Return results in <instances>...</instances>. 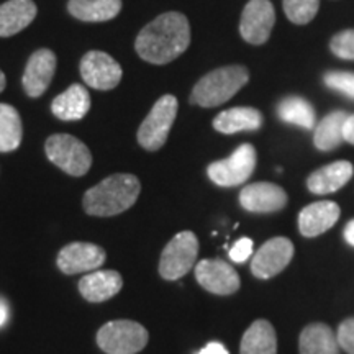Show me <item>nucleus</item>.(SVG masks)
<instances>
[{
    "label": "nucleus",
    "instance_id": "nucleus-1",
    "mask_svg": "<svg viewBox=\"0 0 354 354\" xmlns=\"http://www.w3.org/2000/svg\"><path fill=\"white\" fill-rule=\"evenodd\" d=\"M190 44L187 17L179 12H166L138 33L135 50L149 64H167L179 57Z\"/></svg>",
    "mask_w": 354,
    "mask_h": 354
},
{
    "label": "nucleus",
    "instance_id": "nucleus-2",
    "mask_svg": "<svg viewBox=\"0 0 354 354\" xmlns=\"http://www.w3.org/2000/svg\"><path fill=\"white\" fill-rule=\"evenodd\" d=\"M141 192L140 179L133 174L109 176L84 194L82 207L87 215L113 216L130 209Z\"/></svg>",
    "mask_w": 354,
    "mask_h": 354
},
{
    "label": "nucleus",
    "instance_id": "nucleus-3",
    "mask_svg": "<svg viewBox=\"0 0 354 354\" xmlns=\"http://www.w3.org/2000/svg\"><path fill=\"white\" fill-rule=\"evenodd\" d=\"M248 81H250V71L245 66L233 64L218 68L205 74L196 84L190 94V104L201 105L203 109L218 107L236 95Z\"/></svg>",
    "mask_w": 354,
    "mask_h": 354
},
{
    "label": "nucleus",
    "instance_id": "nucleus-4",
    "mask_svg": "<svg viewBox=\"0 0 354 354\" xmlns=\"http://www.w3.org/2000/svg\"><path fill=\"white\" fill-rule=\"evenodd\" d=\"M44 151L53 165L69 176H86L92 166V154L88 148L73 135H51L44 143Z\"/></svg>",
    "mask_w": 354,
    "mask_h": 354
},
{
    "label": "nucleus",
    "instance_id": "nucleus-5",
    "mask_svg": "<svg viewBox=\"0 0 354 354\" xmlns=\"http://www.w3.org/2000/svg\"><path fill=\"white\" fill-rule=\"evenodd\" d=\"M148 339V330L133 320L109 322L97 331V344L107 354H136Z\"/></svg>",
    "mask_w": 354,
    "mask_h": 354
},
{
    "label": "nucleus",
    "instance_id": "nucleus-6",
    "mask_svg": "<svg viewBox=\"0 0 354 354\" xmlns=\"http://www.w3.org/2000/svg\"><path fill=\"white\" fill-rule=\"evenodd\" d=\"M177 99L174 95H162L153 105L138 130V143L146 151H158L165 146L177 117Z\"/></svg>",
    "mask_w": 354,
    "mask_h": 354
},
{
    "label": "nucleus",
    "instance_id": "nucleus-7",
    "mask_svg": "<svg viewBox=\"0 0 354 354\" xmlns=\"http://www.w3.org/2000/svg\"><path fill=\"white\" fill-rule=\"evenodd\" d=\"M198 240L192 232L177 233L167 243L159 259V274L166 281L184 277L197 263Z\"/></svg>",
    "mask_w": 354,
    "mask_h": 354
},
{
    "label": "nucleus",
    "instance_id": "nucleus-8",
    "mask_svg": "<svg viewBox=\"0 0 354 354\" xmlns=\"http://www.w3.org/2000/svg\"><path fill=\"white\" fill-rule=\"evenodd\" d=\"M256 149L253 145L245 143L236 148L227 159L215 161L207 167L210 180L220 187H236L245 184L253 176L256 167Z\"/></svg>",
    "mask_w": 354,
    "mask_h": 354
},
{
    "label": "nucleus",
    "instance_id": "nucleus-9",
    "mask_svg": "<svg viewBox=\"0 0 354 354\" xmlns=\"http://www.w3.org/2000/svg\"><path fill=\"white\" fill-rule=\"evenodd\" d=\"M81 76L88 87L112 91L122 81V66L104 51H88L81 59Z\"/></svg>",
    "mask_w": 354,
    "mask_h": 354
},
{
    "label": "nucleus",
    "instance_id": "nucleus-10",
    "mask_svg": "<svg viewBox=\"0 0 354 354\" xmlns=\"http://www.w3.org/2000/svg\"><path fill=\"white\" fill-rule=\"evenodd\" d=\"M276 25V12L269 0H250L243 8L240 33L250 44H264Z\"/></svg>",
    "mask_w": 354,
    "mask_h": 354
},
{
    "label": "nucleus",
    "instance_id": "nucleus-11",
    "mask_svg": "<svg viewBox=\"0 0 354 354\" xmlns=\"http://www.w3.org/2000/svg\"><path fill=\"white\" fill-rule=\"evenodd\" d=\"M294 258V245L284 236H276L266 241L251 261V272L258 279L277 276L289 266Z\"/></svg>",
    "mask_w": 354,
    "mask_h": 354
},
{
    "label": "nucleus",
    "instance_id": "nucleus-12",
    "mask_svg": "<svg viewBox=\"0 0 354 354\" xmlns=\"http://www.w3.org/2000/svg\"><path fill=\"white\" fill-rule=\"evenodd\" d=\"M107 259V254L100 246L94 243H69L57 254L56 264L61 272L73 276V274L92 272L99 269Z\"/></svg>",
    "mask_w": 354,
    "mask_h": 354
},
{
    "label": "nucleus",
    "instance_id": "nucleus-13",
    "mask_svg": "<svg viewBox=\"0 0 354 354\" xmlns=\"http://www.w3.org/2000/svg\"><path fill=\"white\" fill-rule=\"evenodd\" d=\"M196 279L203 289L215 295H232L241 284L238 272L220 259H202L197 263Z\"/></svg>",
    "mask_w": 354,
    "mask_h": 354
},
{
    "label": "nucleus",
    "instance_id": "nucleus-14",
    "mask_svg": "<svg viewBox=\"0 0 354 354\" xmlns=\"http://www.w3.org/2000/svg\"><path fill=\"white\" fill-rule=\"evenodd\" d=\"M241 207L253 214H274L287 205V194L281 185L272 183H254L240 192Z\"/></svg>",
    "mask_w": 354,
    "mask_h": 354
},
{
    "label": "nucleus",
    "instance_id": "nucleus-15",
    "mask_svg": "<svg viewBox=\"0 0 354 354\" xmlns=\"http://www.w3.org/2000/svg\"><path fill=\"white\" fill-rule=\"evenodd\" d=\"M56 73V55L51 50L41 48L35 51L28 57L25 73H24V87L28 97L43 95L55 77Z\"/></svg>",
    "mask_w": 354,
    "mask_h": 354
},
{
    "label": "nucleus",
    "instance_id": "nucleus-16",
    "mask_svg": "<svg viewBox=\"0 0 354 354\" xmlns=\"http://www.w3.org/2000/svg\"><path fill=\"white\" fill-rule=\"evenodd\" d=\"M339 210L338 203L331 201H322L310 203L299 214V232L307 238H315L318 234L328 232L338 221Z\"/></svg>",
    "mask_w": 354,
    "mask_h": 354
},
{
    "label": "nucleus",
    "instance_id": "nucleus-17",
    "mask_svg": "<svg viewBox=\"0 0 354 354\" xmlns=\"http://www.w3.org/2000/svg\"><path fill=\"white\" fill-rule=\"evenodd\" d=\"M123 287V279L117 271H92L79 282V292L87 302H105L115 297Z\"/></svg>",
    "mask_w": 354,
    "mask_h": 354
},
{
    "label": "nucleus",
    "instance_id": "nucleus-18",
    "mask_svg": "<svg viewBox=\"0 0 354 354\" xmlns=\"http://www.w3.org/2000/svg\"><path fill=\"white\" fill-rule=\"evenodd\" d=\"M353 165L349 161H336L328 166H323L320 169L308 176L307 187L312 194L317 196H326V194L336 192L353 177Z\"/></svg>",
    "mask_w": 354,
    "mask_h": 354
},
{
    "label": "nucleus",
    "instance_id": "nucleus-19",
    "mask_svg": "<svg viewBox=\"0 0 354 354\" xmlns=\"http://www.w3.org/2000/svg\"><path fill=\"white\" fill-rule=\"evenodd\" d=\"M51 110L55 117L64 122L82 120L91 110V95L81 84H73L53 100Z\"/></svg>",
    "mask_w": 354,
    "mask_h": 354
},
{
    "label": "nucleus",
    "instance_id": "nucleus-20",
    "mask_svg": "<svg viewBox=\"0 0 354 354\" xmlns=\"http://www.w3.org/2000/svg\"><path fill=\"white\" fill-rule=\"evenodd\" d=\"M33 0H8L0 6V38H8L25 30L37 17Z\"/></svg>",
    "mask_w": 354,
    "mask_h": 354
},
{
    "label": "nucleus",
    "instance_id": "nucleus-21",
    "mask_svg": "<svg viewBox=\"0 0 354 354\" xmlns=\"http://www.w3.org/2000/svg\"><path fill=\"white\" fill-rule=\"evenodd\" d=\"M263 115L253 107H234L223 110L214 118V128L223 135L240 131H256L263 127Z\"/></svg>",
    "mask_w": 354,
    "mask_h": 354
},
{
    "label": "nucleus",
    "instance_id": "nucleus-22",
    "mask_svg": "<svg viewBox=\"0 0 354 354\" xmlns=\"http://www.w3.org/2000/svg\"><path fill=\"white\" fill-rule=\"evenodd\" d=\"M300 354H339L338 338L325 323H310L300 333Z\"/></svg>",
    "mask_w": 354,
    "mask_h": 354
},
{
    "label": "nucleus",
    "instance_id": "nucleus-23",
    "mask_svg": "<svg viewBox=\"0 0 354 354\" xmlns=\"http://www.w3.org/2000/svg\"><path fill=\"white\" fill-rule=\"evenodd\" d=\"M68 10L81 21H109L122 10V0H69Z\"/></svg>",
    "mask_w": 354,
    "mask_h": 354
},
{
    "label": "nucleus",
    "instance_id": "nucleus-24",
    "mask_svg": "<svg viewBox=\"0 0 354 354\" xmlns=\"http://www.w3.org/2000/svg\"><path fill=\"white\" fill-rule=\"evenodd\" d=\"M240 354H277V336L271 323L256 320L243 335Z\"/></svg>",
    "mask_w": 354,
    "mask_h": 354
},
{
    "label": "nucleus",
    "instance_id": "nucleus-25",
    "mask_svg": "<svg viewBox=\"0 0 354 354\" xmlns=\"http://www.w3.org/2000/svg\"><path fill=\"white\" fill-rule=\"evenodd\" d=\"M348 113L343 110H336L326 115L323 120L315 127L313 133V143L320 151H331L343 143V127L346 122Z\"/></svg>",
    "mask_w": 354,
    "mask_h": 354
},
{
    "label": "nucleus",
    "instance_id": "nucleus-26",
    "mask_svg": "<svg viewBox=\"0 0 354 354\" xmlns=\"http://www.w3.org/2000/svg\"><path fill=\"white\" fill-rule=\"evenodd\" d=\"M277 115L282 122L302 127L305 130L315 128V109L302 97H286L277 105Z\"/></svg>",
    "mask_w": 354,
    "mask_h": 354
},
{
    "label": "nucleus",
    "instance_id": "nucleus-27",
    "mask_svg": "<svg viewBox=\"0 0 354 354\" xmlns=\"http://www.w3.org/2000/svg\"><path fill=\"white\" fill-rule=\"evenodd\" d=\"M24 127L20 113L8 104H0V153L15 151L21 143Z\"/></svg>",
    "mask_w": 354,
    "mask_h": 354
},
{
    "label": "nucleus",
    "instance_id": "nucleus-28",
    "mask_svg": "<svg viewBox=\"0 0 354 354\" xmlns=\"http://www.w3.org/2000/svg\"><path fill=\"white\" fill-rule=\"evenodd\" d=\"M320 0H284V12L292 24L307 25L315 19Z\"/></svg>",
    "mask_w": 354,
    "mask_h": 354
},
{
    "label": "nucleus",
    "instance_id": "nucleus-29",
    "mask_svg": "<svg viewBox=\"0 0 354 354\" xmlns=\"http://www.w3.org/2000/svg\"><path fill=\"white\" fill-rule=\"evenodd\" d=\"M325 84L333 91L342 92L349 99H354V73L344 71H330L325 74Z\"/></svg>",
    "mask_w": 354,
    "mask_h": 354
},
{
    "label": "nucleus",
    "instance_id": "nucleus-30",
    "mask_svg": "<svg viewBox=\"0 0 354 354\" xmlns=\"http://www.w3.org/2000/svg\"><path fill=\"white\" fill-rule=\"evenodd\" d=\"M330 50L342 59L354 61V30H344L335 35L330 41Z\"/></svg>",
    "mask_w": 354,
    "mask_h": 354
},
{
    "label": "nucleus",
    "instance_id": "nucleus-31",
    "mask_svg": "<svg viewBox=\"0 0 354 354\" xmlns=\"http://www.w3.org/2000/svg\"><path fill=\"white\" fill-rule=\"evenodd\" d=\"M338 344L348 354H354V318H346L336 331Z\"/></svg>",
    "mask_w": 354,
    "mask_h": 354
},
{
    "label": "nucleus",
    "instance_id": "nucleus-32",
    "mask_svg": "<svg viewBox=\"0 0 354 354\" xmlns=\"http://www.w3.org/2000/svg\"><path fill=\"white\" fill-rule=\"evenodd\" d=\"M251 254H253V240H250V238H241L230 250V259L240 264L250 259Z\"/></svg>",
    "mask_w": 354,
    "mask_h": 354
},
{
    "label": "nucleus",
    "instance_id": "nucleus-33",
    "mask_svg": "<svg viewBox=\"0 0 354 354\" xmlns=\"http://www.w3.org/2000/svg\"><path fill=\"white\" fill-rule=\"evenodd\" d=\"M343 138L346 143L354 145V115H348L343 127Z\"/></svg>",
    "mask_w": 354,
    "mask_h": 354
},
{
    "label": "nucleus",
    "instance_id": "nucleus-34",
    "mask_svg": "<svg viewBox=\"0 0 354 354\" xmlns=\"http://www.w3.org/2000/svg\"><path fill=\"white\" fill-rule=\"evenodd\" d=\"M198 354H228V349L225 348L221 343L214 342V343L207 344V346L203 348Z\"/></svg>",
    "mask_w": 354,
    "mask_h": 354
},
{
    "label": "nucleus",
    "instance_id": "nucleus-35",
    "mask_svg": "<svg viewBox=\"0 0 354 354\" xmlns=\"http://www.w3.org/2000/svg\"><path fill=\"white\" fill-rule=\"evenodd\" d=\"M343 234H344V240H346L351 246H354V220L348 221V225L344 227Z\"/></svg>",
    "mask_w": 354,
    "mask_h": 354
},
{
    "label": "nucleus",
    "instance_id": "nucleus-36",
    "mask_svg": "<svg viewBox=\"0 0 354 354\" xmlns=\"http://www.w3.org/2000/svg\"><path fill=\"white\" fill-rule=\"evenodd\" d=\"M8 318V305L6 304V300L0 299V326L7 322Z\"/></svg>",
    "mask_w": 354,
    "mask_h": 354
},
{
    "label": "nucleus",
    "instance_id": "nucleus-37",
    "mask_svg": "<svg viewBox=\"0 0 354 354\" xmlns=\"http://www.w3.org/2000/svg\"><path fill=\"white\" fill-rule=\"evenodd\" d=\"M6 86H7V81H6V74H3L2 71H0V92H2L3 88H6Z\"/></svg>",
    "mask_w": 354,
    "mask_h": 354
}]
</instances>
